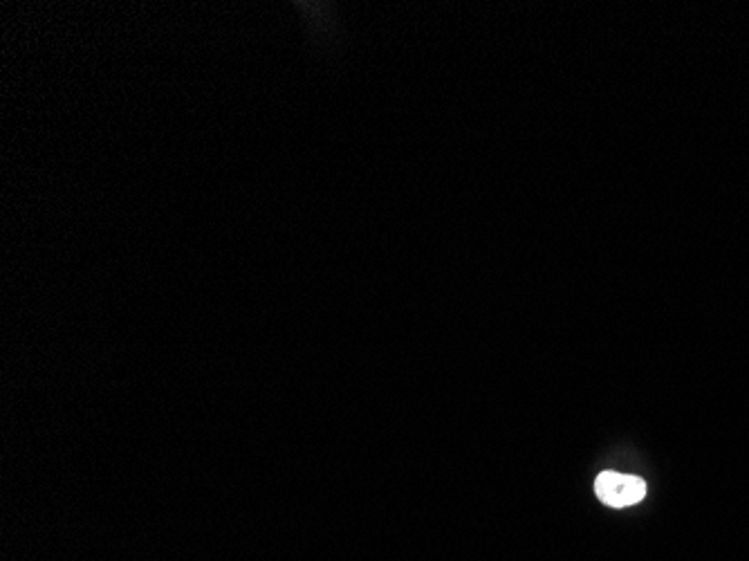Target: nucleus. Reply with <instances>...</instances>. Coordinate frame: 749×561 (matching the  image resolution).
Listing matches in <instances>:
<instances>
[{"instance_id":"1","label":"nucleus","mask_w":749,"mask_h":561,"mask_svg":"<svg viewBox=\"0 0 749 561\" xmlns=\"http://www.w3.org/2000/svg\"><path fill=\"white\" fill-rule=\"evenodd\" d=\"M595 492L599 501L610 505V508H628V505H635L644 499L646 483L631 474L604 472L597 476Z\"/></svg>"}]
</instances>
